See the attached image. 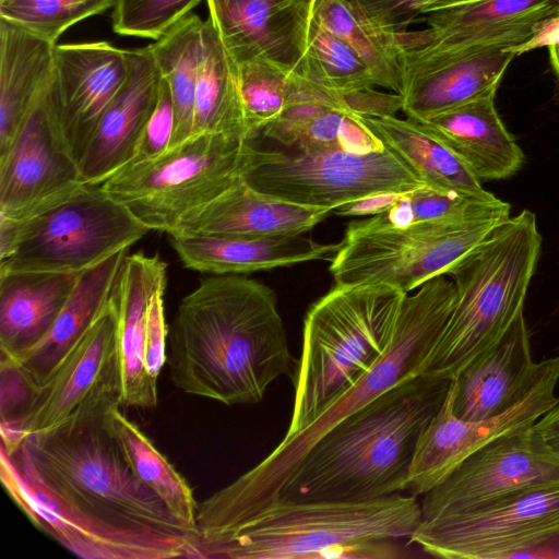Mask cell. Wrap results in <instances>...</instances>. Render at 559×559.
Listing matches in <instances>:
<instances>
[{"label": "cell", "mask_w": 559, "mask_h": 559, "mask_svg": "<svg viewBox=\"0 0 559 559\" xmlns=\"http://www.w3.org/2000/svg\"><path fill=\"white\" fill-rule=\"evenodd\" d=\"M116 2L117 0H0V17L56 45L69 27L114 8Z\"/></svg>", "instance_id": "39"}, {"label": "cell", "mask_w": 559, "mask_h": 559, "mask_svg": "<svg viewBox=\"0 0 559 559\" xmlns=\"http://www.w3.org/2000/svg\"><path fill=\"white\" fill-rule=\"evenodd\" d=\"M120 407V403L114 404L108 412V419L130 468L139 480L160 498L193 542L198 502L191 487Z\"/></svg>", "instance_id": "34"}, {"label": "cell", "mask_w": 559, "mask_h": 559, "mask_svg": "<svg viewBox=\"0 0 559 559\" xmlns=\"http://www.w3.org/2000/svg\"><path fill=\"white\" fill-rule=\"evenodd\" d=\"M118 312L114 297L40 385L20 427L22 442L31 435L62 424L86 400L107 390L120 389Z\"/></svg>", "instance_id": "17"}, {"label": "cell", "mask_w": 559, "mask_h": 559, "mask_svg": "<svg viewBox=\"0 0 559 559\" xmlns=\"http://www.w3.org/2000/svg\"><path fill=\"white\" fill-rule=\"evenodd\" d=\"M455 300L445 275L406 294L390 345L347 391L301 431L285 436L254 467L199 503V515L214 533L227 531L276 500L300 461L331 428L403 380L421 374Z\"/></svg>", "instance_id": "3"}, {"label": "cell", "mask_w": 559, "mask_h": 559, "mask_svg": "<svg viewBox=\"0 0 559 559\" xmlns=\"http://www.w3.org/2000/svg\"><path fill=\"white\" fill-rule=\"evenodd\" d=\"M237 64L252 141L294 102L297 73L266 59H253Z\"/></svg>", "instance_id": "37"}, {"label": "cell", "mask_w": 559, "mask_h": 559, "mask_svg": "<svg viewBox=\"0 0 559 559\" xmlns=\"http://www.w3.org/2000/svg\"><path fill=\"white\" fill-rule=\"evenodd\" d=\"M148 230L100 185H82L27 216L0 215V272L81 273Z\"/></svg>", "instance_id": "9"}, {"label": "cell", "mask_w": 559, "mask_h": 559, "mask_svg": "<svg viewBox=\"0 0 559 559\" xmlns=\"http://www.w3.org/2000/svg\"><path fill=\"white\" fill-rule=\"evenodd\" d=\"M383 25L397 31L415 23L431 0H350Z\"/></svg>", "instance_id": "45"}, {"label": "cell", "mask_w": 559, "mask_h": 559, "mask_svg": "<svg viewBox=\"0 0 559 559\" xmlns=\"http://www.w3.org/2000/svg\"><path fill=\"white\" fill-rule=\"evenodd\" d=\"M82 185L63 139L53 73L0 155V215L27 216Z\"/></svg>", "instance_id": "14"}, {"label": "cell", "mask_w": 559, "mask_h": 559, "mask_svg": "<svg viewBox=\"0 0 559 559\" xmlns=\"http://www.w3.org/2000/svg\"><path fill=\"white\" fill-rule=\"evenodd\" d=\"M202 0H117L112 29L122 36L157 40Z\"/></svg>", "instance_id": "41"}, {"label": "cell", "mask_w": 559, "mask_h": 559, "mask_svg": "<svg viewBox=\"0 0 559 559\" xmlns=\"http://www.w3.org/2000/svg\"><path fill=\"white\" fill-rule=\"evenodd\" d=\"M405 295L386 285L335 284L310 306L285 436L305 429L381 357Z\"/></svg>", "instance_id": "7"}, {"label": "cell", "mask_w": 559, "mask_h": 559, "mask_svg": "<svg viewBox=\"0 0 559 559\" xmlns=\"http://www.w3.org/2000/svg\"><path fill=\"white\" fill-rule=\"evenodd\" d=\"M559 356L547 366L531 391L504 413L485 420H464L453 413L452 386L438 413L421 432L409 466L405 491L424 496L442 483L467 456L490 441L532 426L556 402Z\"/></svg>", "instance_id": "16"}, {"label": "cell", "mask_w": 559, "mask_h": 559, "mask_svg": "<svg viewBox=\"0 0 559 559\" xmlns=\"http://www.w3.org/2000/svg\"><path fill=\"white\" fill-rule=\"evenodd\" d=\"M510 210L497 199L460 216L405 227L353 221L329 271L337 285H386L408 294L447 275L510 217Z\"/></svg>", "instance_id": "8"}, {"label": "cell", "mask_w": 559, "mask_h": 559, "mask_svg": "<svg viewBox=\"0 0 559 559\" xmlns=\"http://www.w3.org/2000/svg\"><path fill=\"white\" fill-rule=\"evenodd\" d=\"M540 249L536 216L523 210L449 271L453 309L421 374L451 380L506 333L524 312Z\"/></svg>", "instance_id": "6"}, {"label": "cell", "mask_w": 559, "mask_h": 559, "mask_svg": "<svg viewBox=\"0 0 559 559\" xmlns=\"http://www.w3.org/2000/svg\"><path fill=\"white\" fill-rule=\"evenodd\" d=\"M342 100L346 111L358 117L396 116L403 107V98L400 94L380 92L376 87L343 92Z\"/></svg>", "instance_id": "44"}, {"label": "cell", "mask_w": 559, "mask_h": 559, "mask_svg": "<svg viewBox=\"0 0 559 559\" xmlns=\"http://www.w3.org/2000/svg\"><path fill=\"white\" fill-rule=\"evenodd\" d=\"M516 57L504 46L450 57L402 60V110L421 120L477 98L496 94L501 79Z\"/></svg>", "instance_id": "23"}, {"label": "cell", "mask_w": 559, "mask_h": 559, "mask_svg": "<svg viewBox=\"0 0 559 559\" xmlns=\"http://www.w3.org/2000/svg\"><path fill=\"white\" fill-rule=\"evenodd\" d=\"M203 133L251 142L238 64L210 17L202 25L191 136Z\"/></svg>", "instance_id": "32"}, {"label": "cell", "mask_w": 559, "mask_h": 559, "mask_svg": "<svg viewBox=\"0 0 559 559\" xmlns=\"http://www.w3.org/2000/svg\"><path fill=\"white\" fill-rule=\"evenodd\" d=\"M533 428L542 437L546 445L559 456V397L533 424Z\"/></svg>", "instance_id": "47"}, {"label": "cell", "mask_w": 559, "mask_h": 559, "mask_svg": "<svg viewBox=\"0 0 559 559\" xmlns=\"http://www.w3.org/2000/svg\"><path fill=\"white\" fill-rule=\"evenodd\" d=\"M496 200L484 201L423 187L402 193L384 212L365 221L377 226L405 227L460 216Z\"/></svg>", "instance_id": "40"}, {"label": "cell", "mask_w": 559, "mask_h": 559, "mask_svg": "<svg viewBox=\"0 0 559 559\" xmlns=\"http://www.w3.org/2000/svg\"><path fill=\"white\" fill-rule=\"evenodd\" d=\"M206 5L236 63L266 59L297 69L313 0H206Z\"/></svg>", "instance_id": "22"}, {"label": "cell", "mask_w": 559, "mask_h": 559, "mask_svg": "<svg viewBox=\"0 0 559 559\" xmlns=\"http://www.w3.org/2000/svg\"><path fill=\"white\" fill-rule=\"evenodd\" d=\"M360 118L386 147L412 167L428 188L484 201L497 199L483 188L481 181L451 148L414 120L396 116Z\"/></svg>", "instance_id": "31"}, {"label": "cell", "mask_w": 559, "mask_h": 559, "mask_svg": "<svg viewBox=\"0 0 559 559\" xmlns=\"http://www.w3.org/2000/svg\"><path fill=\"white\" fill-rule=\"evenodd\" d=\"M166 285V263L157 254L127 255L114 290L118 312L120 405L155 408L157 382L145 368L148 308L154 293Z\"/></svg>", "instance_id": "25"}, {"label": "cell", "mask_w": 559, "mask_h": 559, "mask_svg": "<svg viewBox=\"0 0 559 559\" xmlns=\"http://www.w3.org/2000/svg\"><path fill=\"white\" fill-rule=\"evenodd\" d=\"M548 52L550 66L552 68L557 81L559 82V44L548 47Z\"/></svg>", "instance_id": "49"}, {"label": "cell", "mask_w": 559, "mask_h": 559, "mask_svg": "<svg viewBox=\"0 0 559 559\" xmlns=\"http://www.w3.org/2000/svg\"><path fill=\"white\" fill-rule=\"evenodd\" d=\"M1 479L32 522L76 556L87 559L191 558L188 536L117 526L66 501L43 480L22 444L11 455L1 451Z\"/></svg>", "instance_id": "12"}, {"label": "cell", "mask_w": 559, "mask_h": 559, "mask_svg": "<svg viewBox=\"0 0 559 559\" xmlns=\"http://www.w3.org/2000/svg\"><path fill=\"white\" fill-rule=\"evenodd\" d=\"M450 383L419 374L348 415L309 450L276 500L365 501L404 491L418 439Z\"/></svg>", "instance_id": "2"}, {"label": "cell", "mask_w": 559, "mask_h": 559, "mask_svg": "<svg viewBox=\"0 0 559 559\" xmlns=\"http://www.w3.org/2000/svg\"><path fill=\"white\" fill-rule=\"evenodd\" d=\"M173 131L171 95L167 82L162 78L157 104L144 128L134 155L128 164L147 160L166 152L170 146Z\"/></svg>", "instance_id": "42"}, {"label": "cell", "mask_w": 559, "mask_h": 559, "mask_svg": "<svg viewBox=\"0 0 559 559\" xmlns=\"http://www.w3.org/2000/svg\"><path fill=\"white\" fill-rule=\"evenodd\" d=\"M270 139L302 152L338 148L368 153L384 147L360 117L337 108L325 109Z\"/></svg>", "instance_id": "38"}, {"label": "cell", "mask_w": 559, "mask_h": 559, "mask_svg": "<svg viewBox=\"0 0 559 559\" xmlns=\"http://www.w3.org/2000/svg\"><path fill=\"white\" fill-rule=\"evenodd\" d=\"M241 178L274 199L313 207L427 187L399 155L383 148L354 153L331 148L287 154L252 147Z\"/></svg>", "instance_id": "11"}, {"label": "cell", "mask_w": 559, "mask_h": 559, "mask_svg": "<svg viewBox=\"0 0 559 559\" xmlns=\"http://www.w3.org/2000/svg\"><path fill=\"white\" fill-rule=\"evenodd\" d=\"M53 73L63 139L79 164L126 81L124 50L105 40L57 44Z\"/></svg>", "instance_id": "18"}, {"label": "cell", "mask_w": 559, "mask_h": 559, "mask_svg": "<svg viewBox=\"0 0 559 559\" xmlns=\"http://www.w3.org/2000/svg\"><path fill=\"white\" fill-rule=\"evenodd\" d=\"M334 209L306 206L274 199L241 177L221 195L185 215L168 233L178 236L275 238L304 235Z\"/></svg>", "instance_id": "24"}, {"label": "cell", "mask_w": 559, "mask_h": 559, "mask_svg": "<svg viewBox=\"0 0 559 559\" xmlns=\"http://www.w3.org/2000/svg\"><path fill=\"white\" fill-rule=\"evenodd\" d=\"M559 536V483L525 488L478 508L423 520L409 544L447 559L510 558Z\"/></svg>", "instance_id": "13"}, {"label": "cell", "mask_w": 559, "mask_h": 559, "mask_svg": "<svg viewBox=\"0 0 559 559\" xmlns=\"http://www.w3.org/2000/svg\"><path fill=\"white\" fill-rule=\"evenodd\" d=\"M252 147L222 134L193 135L154 158L123 166L100 187L146 228L168 234L241 177Z\"/></svg>", "instance_id": "10"}, {"label": "cell", "mask_w": 559, "mask_h": 559, "mask_svg": "<svg viewBox=\"0 0 559 559\" xmlns=\"http://www.w3.org/2000/svg\"><path fill=\"white\" fill-rule=\"evenodd\" d=\"M474 1H478V0H431L423 8L421 14L425 16L426 14L433 12V11H438V10H442V9H447V8H451V7H455V5H461V4H465V3H469V2H474Z\"/></svg>", "instance_id": "48"}, {"label": "cell", "mask_w": 559, "mask_h": 559, "mask_svg": "<svg viewBox=\"0 0 559 559\" xmlns=\"http://www.w3.org/2000/svg\"><path fill=\"white\" fill-rule=\"evenodd\" d=\"M56 45L0 17V155L52 78Z\"/></svg>", "instance_id": "30"}, {"label": "cell", "mask_w": 559, "mask_h": 559, "mask_svg": "<svg viewBox=\"0 0 559 559\" xmlns=\"http://www.w3.org/2000/svg\"><path fill=\"white\" fill-rule=\"evenodd\" d=\"M80 273L0 272V352L14 356L49 332Z\"/></svg>", "instance_id": "29"}, {"label": "cell", "mask_w": 559, "mask_h": 559, "mask_svg": "<svg viewBox=\"0 0 559 559\" xmlns=\"http://www.w3.org/2000/svg\"><path fill=\"white\" fill-rule=\"evenodd\" d=\"M546 366L547 359L533 360L522 312L495 344L451 379L453 413L471 421L504 413L531 391Z\"/></svg>", "instance_id": "20"}, {"label": "cell", "mask_w": 559, "mask_h": 559, "mask_svg": "<svg viewBox=\"0 0 559 559\" xmlns=\"http://www.w3.org/2000/svg\"><path fill=\"white\" fill-rule=\"evenodd\" d=\"M295 72L340 93L376 86L368 67L357 52L324 27L313 11L308 24L305 51Z\"/></svg>", "instance_id": "36"}, {"label": "cell", "mask_w": 559, "mask_h": 559, "mask_svg": "<svg viewBox=\"0 0 559 559\" xmlns=\"http://www.w3.org/2000/svg\"><path fill=\"white\" fill-rule=\"evenodd\" d=\"M559 483V456L533 425L506 433L467 456L423 496V520L455 514L519 490Z\"/></svg>", "instance_id": "15"}, {"label": "cell", "mask_w": 559, "mask_h": 559, "mask_svg": "<svg viewBox=\"0 0 559 559\" xmlns=\"http://www.w3.org/2000/svg\"><path fill=\"white\" fill-rule=\"evenodd\" d=\"M559 0H478L426 14L427 28L399 32L402 50L476 51L525 41Z\"/></svg>", "instance_id": "19"}, {"label": "cell", "mask_w": 559, "mask_h": 559, "mask_svg": "<svg viewBox=\"0 0 559 559\" xmlns=\"http://www.w3.org/2000/svg\"><path fill=\"white\" fill-rule=\"evenodd\" d=\"M128 249L80 273L49 332L14 356H1L22 369L39 388L90 329L116 288Z\"/></svg>", "instance_id": "28"}, {"label": "cell", "mask_w": 559, "mask_h": 559, "mask_svg": "<svg viewBox=\"0 0 559 559\" xmlns=\"http://www.w3.org/2000/svg\"><path fill=\"white\" fill-rule=\"evenodd\" d=\"M124 58L126 81L78 164L85 185H102L131 160L157 104L162 74L150 47L124 50Z\"/></svg>", "instance_id": "21"}, {"label": "cell", "mask_w": 559, "mask_h": 559, "mask_svg": "<svg viewBox=\"0 0 559 559\" xmlns=\"http://www.w3.org/2000/svg\"><path fill=\"white\" fill-rule=\"evenodd\" d=\"M166 285L153 295L148 308L145 368L148 377L156 381L166 361L167 325L165 321L164 294Z\"/></svg>", "instance_id": "43"}, {"label": "cell", "mask_w": 559, "mask_h": 559, "mask_svg": "<svg viewBox=\"0 0 559 559\" xmlns=\"http://www.w3.org/2000/svg\"><path fill=\"white\" fill-rule=\"evenodd\" d=\"M559 44V9L547 17L538 21L533 34L522 44L508 47L515 56L531 50Z\"/></svg>", "instance_id": "46"}, {"label": "cell", "mask_w": 559, "mask_h": 559, "mask_svg": "<svg viewBox=\"0 0 559 559\" xmlns=\"http://www.w3.org/2000/svg\"><path fill=\"white\" fill-rule=\"evenodd\" d=\"M313 15L348 44L368 67L376 86L401 94L402 45L394 31L350 0H313Z\"/></svg>", "instance_id": "33"}, {"label": "cell", "mask_w": 559, "mask_h": 559, "mask_svg": "<svg viewBox=\"0 0 559 559\" xmlns=\"http://www.w3.org/2000/svg\"><path fill=\"white\" fill-rule=\"evenodd\" d=\"M120 389L100 391L53 429L21 443L43 480L66 501L104 522L192 536L130 468L108 412Z\"/></svg>", "instance_id": "5"}, {"label": "cell", "mask_w": 559, "mask_h": 559, "mask_svg": "<svg viewBox=\"0 0 559 559\" xmlns=\"http://www.w3.org/2000/svg\"><path fill=\"white\" fill-rule=\"evenodd\" d=\"M421 521L416 497L400 493L365 501L277 499L195 544L193 558H397L405 555L396 542H408Z\"/></svg>", "instance_id": "4"}, {"label": "cell", "mask_w": 559, "mask_h": 559, "mask_svg": "<svg viewBox=\"0 0 559 559\" xmlns=\"http://www.w3.org/2000/svg\"><path fill=\"white\" fill-rule=\"evenodd\" d=\"M202 25L203 20L191 12L148 45L171 95L174 131L169 147L191 136Z\"/></svg>", "instance_id": "35"}, {"label": "cell", "mask_w": 559, "mask_h": 559, "mask_svg": "<svg viewBox=\"0 0 559 559\" xmlns=\"http://www.w3.org/2000/svg\"><path fill=\"white\" fill-rule=\"evenodd\" d=\"M186 267L214 275L246 274L330 259L338 243H320L302 235L275 238L218 236L170 237Z\"/></svg>", "instance_id": "27"}, {"label": "cell", "mask_w": 559, "mask_h": 559, "mask_svg": "<svg viewBox=\"0 0 559 559\" xmlns=\"http://www.w3.org/2000/svg\"><path fill=\"white\" fill-rule=\"evenodd\" d=\"M275 292L240 275H214L180 302L168 365L181 391L225 405L261 402L269 385L290 374Z\"/></svg>", "instance_id": "1"}, {"label": "cell", "mask_w": 559, "mask_h": 559, "mask_svg": "<svg viewBox=\"0 0 559 559\" xmlns=\"http://www.w3.org/2000/svg\"><path fill=\"white\" fill-rule=\"evenodd\" d=\"M496 94L414 120L451 148L483 182L513 176L525 156L500 119Z\"/></svg>", "instance_id": "26"}]
</instances>
